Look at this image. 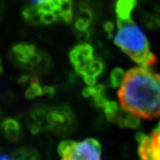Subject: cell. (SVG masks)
I'll return each instance as SVG.
<instances>
[{
	"label": "cell",
	"mask_w": 160,
	"mask_h": 160,
	"mask_svg": "<svg viewBox=\"0 0 160 160\" xmlns=\"http://www.w3.org/2000/svg\"><path fill=\"white\" fill-rule=\"evenodd\" d=\"M121 107L140 118L160 117V74L145 66L128 70L118 92Z\"/></svg>",
	"instance_id": "obj_1"
},
{
	"label": "cell",
	"mask_w": 160,
	"mask_h": 160,
	"mask_svg": "<svg viewBox=\"0 0 160 160\" xmlns=\"http://www.w3.org/2000/svg\"><path fill=\"white\" fill-rule=\"evenodd\" d=\"M117 25L114 42L123 52L141 66L150 67L157 63V58L150 51L145 33L132 17L117 18Z\"/></svg>",
	"instance_id": "obj_2"
},
{
	"label": "cell",
	"mask_w": 160,
	"mask_h": 160,
	"mask_svg": "<svg viewBox=\"0 0 160 160\" xmlns=\"http://www.w3.org/2000/svg\"><path fill=\"white\" fill-rule=\"evenodd\" d=\"M58 154L61 160H101V146L93 138L80 141L65 140L58 145Z\"/></svg>",
	"instance_id": "obj_3"
},
{
	"label": "cell",
	"mask_w": 160,
	"mask_h": 160,
	"mask_svg": "<svg viewBox=\"0 0 160 160\" xmlns=\"http://www.w3.org/2000/svg\"><path fill=\"white\" fill-rule=\"evenodd\" d=\"M138 154L141 160H160V122L150 134L137 132Z\"/></svg>",
	"instance_id": "obj_4"
},
{
	"label": "cell",
	"mask_w": 160,
	"mask_h": 160,
	"mask_svg": "<svg viewBox=\"0 0 160 160\" xmlns=\"http://www.w3.org/2000/svg\"><path fill=\"white\" fill-rule=\"evenodd\" d=\"M70 58L75 71L84 78L88 74L96 58L93 54L92 47L87 43H82L72 49Z\"/></svg>",
	"instance_id": "obj_5"
},
{
	"label": "cell",
	"mask_w": 160,
	"mask_h": 160,
	"mask_svg": "<svg viewBox=\"0 0 160 160\" xmlns=\"http://www.w3.org/2000/svg\"><path fill=\"white\" fill-rule=\"evenodd\" d=\"M50 129L57 133L65 134L70 132L74 125L73 113L67 109H57L48 113Z\"/></svg>",
	"instance_id": "obj_6"
},
{
	"label": "cell",
	"mask_w": 160,
	"mask_h": 160,
	"mask_svg": "<svg viewBox=\"0 0 160 160\" xmlns=\"http://www.w3.org/2000/svg\"><path fill=\"white\" fill-rule=\"evenodd\" d=\"M12 52L15 59L22 65L37 66L45 60L32 44L20 43L16 45L12 48Z\"/></svg>",
	"instance_id": "obj_7"
},
{
	"label": "cell",
	"mask_w": 160,
	"mask_h": 160,
	"mask_svg": "<svg viewBox=\"0 0 160 160\" xmlns=\"http://www.w3.org/2000/svg\"><path fill=\"white\" fill-rule=\"evenodd\" d=\"M110 121L122 128H137L141 123L140 118L126 111L122 107L120 108L118 113Z\"/></svg>",
	"instance_id": "obj_8"
},
{
	"label": "cell",
	"mask_w": 160,
	"mask_h": 160,
	"mask_svg": "<svg viewBox=\"0 0 160 160\" xmlns=\"http://www.w3.org/2000/svg\"><path fill=\"white\" fill-rule=\"evenodd\" d=\"M30 128L33 133H38L40 131L50 129L48 114L42 110H34L30 118Z\"/></svg>",
	"instance_id": "obj_9"
},
{
	"label": "cell",
	"mask_w": 160,
	"mask_h": 160,
	"mask_svg": "<svg viewBox=\"0 0 160 160\" xmlns=\"http://www.w3.org/2000/svg\"><path fill=\"white\" fill-rule=\"evenodd\" d=\"M2 129L5 137L10 141L16 142L21 137V126L17 120L6 118L2 122Z\"/></svg>",
	"instance_id": "obj_10"
},
{
	"label": "cell",
	"mask_w": 160,
	"mask_h": 160,
	"mask_svg": "<svg viewBox=\"0 0 160 160\" xmlns=\"http://www.w3.org/2000/svg\"><path fill=\"white\" fill-rule=\"evenodd\" d=\"M137 5V0H117L115 6L117 18L124 19L132 17V12Z\"/></svg>",
	"instance_id": "obj_11"
},
{
	"label": "cell",
	"mask_w": 160,
	"mask_h": 160,
	"mask_svg": "<svg viewBox=\"0 0 160 160\" xmlns=\"http://www.w3.org/2000/svg\"><path fill=\"white\" fill-rule=\"evenodd\" d=\"M26 1L30 2V5L36 7L39 10L41 14L45 12H54L56 13V15L58 11L60 2V0H26Z\"/></svg>",
	"instance_id": "obj_12"
},
{
	"label": "cell",
	"mask_w": 160,
	"mask_h": 160,
	"mask_svg": "<svg viewBox=\"0 0 160 160\" xmlns=\"http://www.w3.org/2000/svg\"><path fill=\"white\" fill-rule=\"evenodd\" d=\"M12 158L16 160H39V154L33 148L23 147L13 152Z\"/></svg>",
	"instance_id": "obj_13"
},
{
	"label": "cell",
	"mask_w": 160,
	"mask_h": 160,
	"mask_svg": "<svg viewBox=\"0 0 160 160\" xmlns=\"http://www.w3.org/2000/svg\"><path fill=\"white\" fill-rule=\"evenodd\" d=\"M42 95H44L43 87L40 86L38 79L35 78H31L30 86L25 92V97H27L28 99H34L35 97Z\"/></svg>",
	"instance_id": "obj_14"
},
{
	"label": "cell",
	"mask_w": 160,
	"mask_h": 160,
	"mask_svg": "<svg viewBox=\"0 0 160 160\" xmlns=\"http://www.w3.org/2000/svg\"><path fill=\"white\" fill-rule=\"evenodd\" d=\"M125 73L121 68H115L110 74V85L113 88H118L122 85L125 78Z\"/></svg>",
	"instance_id": "obj_15"
},
{
	"label": "cell",
	"mask_w": 160,
	"mask_h": 160,
	"mask_svg": "<svg viewBox=\"0 0 160 160\" xmlns=\"http://www.w3.org/2000/svg\"><path fill=\"white\" fill-rule=\"evenodd\" d=\"M119 109L120 108L118 107V104L116 103L115 101H108L107 103L105 104V105L104 106L103 110L105 112V114L106 116L107 119L110 120L118 113Z\"/></svg>",
	"instance_id": "obj_16"
},
{
	"label": "cell",
	"mask_w": 160,
	"mask_h": 160,
	"mask_svg": "<svg viewBox=\"0 0 160 160\" xmlns=\"http://www.w3.org/2000/svg\"><path fill=\"white\" fill-rule=\"evenodd\" d=\"M42 23L52 24L58 20V17L54 12H45L41 14Z\"/></svg>",
	"instance_id": "obj_17"
},
{
	"label": "cell",
	"mask_w": 160,
	"mask_h": 160,
	"mask_svg": "<svg viewBox=\"0 0 160 160\" xmlns=\"http://www.w3.org/2000/svg\"><path fill=\"white\" fill-rule=\"evenodd\" d=\"M91 22L86 21V20H83L82 18H78L77 20V21L75 22V27L77 28V30H78L79 31H85L87 30V29L88 28L89 25H90Z\"/></svg>",
	"instance_id": "obj_18"
},
{
	"label": "cell",
	"mask_w": 160,
	"mask_h": 160,
	"mask_svg": "<svg viewBox=\"0 0 160 160\" xmlns=\"http://www.w3.org/2000/svg\"><path fill=\"white\" fill-rule=\"evenodd\" d=\"M105 29L108 34H110V33H112V31H113V25L110 22H107L105 25Z\"/></svg>",
	"instance_id": "obj_19"
},
{
	"label": "cell",
	"mask_w": 160,
	"mask_h": 160,
	"mask_svg": "<svg viewBox=\"0 0 160 160\" xmlns=\"http://www.w3.org/2000/svg\"><path fill=\"white\" fill-rule=\"evenodd\" d=\"M0 160H16V159L13 158H11V157H9V156L8 155H3V154H2V155L1 156Z\"/></svg>",
	"instance_id": "obj_20"
}]
</instances>
